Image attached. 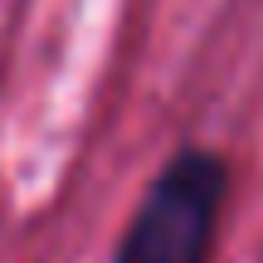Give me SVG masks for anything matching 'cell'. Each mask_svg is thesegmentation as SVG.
I'll return each instance as SVG.
<instances>
[{"instance_id": "cell-1", "label": "cell", "mask_w": 263, "mask_h": 263, "mask_svg": "<svg viewBox=\"0 0 263 263\" xmlns=\"http://www.w3.org/2000/svg\"><path fill=\"white\" fill-rule=\"evenodd\" d=\"M234 205V156L215 141H180L132 200L107 263H215Z\"/></svg>"}]
</instances>
